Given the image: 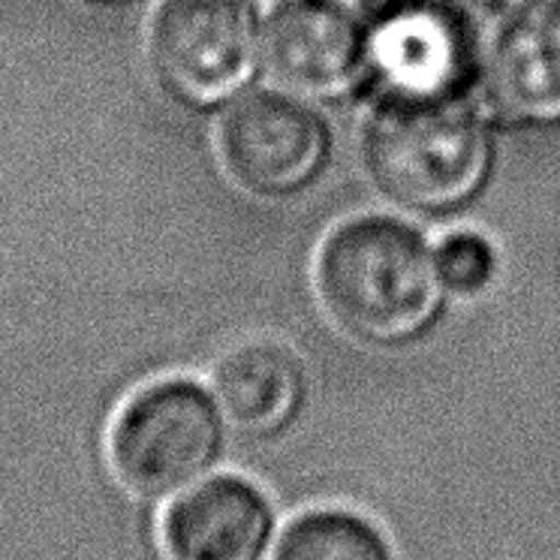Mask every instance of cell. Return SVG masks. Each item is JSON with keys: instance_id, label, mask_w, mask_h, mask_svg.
Masks as SVG:
<instances>
[{"instance_id": "8", "label": "cell", "mask_w": 560, "mask_h": 560, "mask_svg": "<svg viewBox=\"0 0 560 560\" xmlns=\"http://www.w3.org/2000/svg\"><path fill=\"white\" fill-rule=\"evenodd\" d=\"M283 512L259 479L223 467L160 510L170 560H271Z\"/></svg>"}, {"instance_id": "4", "label": "cell", "mask_w": 560, "mask_h": 560, "mask_svg": "<svg viewBox=\"0 0 560 560\" xmlns=\"http://www.w3.org/2000/svg\"><path fill=\"white\" fill-rule=\"evenodd\" d=\"M151 63L182 106L206 112L238 100L262 63L256 0H160Z\"/></svg>"}, {"instance_id": "5", "label": "cell", "mask_w": 560, "mask_h": 560, "mask_svg": "<svg viewBox=\"0 0 560 560\" xmlns=\"http://www.w3.org/2000/svg\"><path fill=\"white\" fill-rule=\"evenodd\" d=\"M218 151L244 194L290 199L323 178L331 160V127L295 94L254 91L223 112Z\"/></svg>"}, {"instance_id": "9", "label": "cell", "mask_w": 560, "mask_h": 560, "mask_svg": "<svg viewBox=\"0 0 560 560\" xmlns=\"http://www.w3.org/2000/svg\"><path fill=\"white\" fill-rule=\"evenodd\" d=\"M208 386L242 443H278L302 425L314 377L302 350L280 338H244L211 362Z\"/></svg>"}, {"instance_id": "10", "label": "cell", "mask_w": 560, "mask_h": 560, "mask_svg": "<svg viewBox=\"0 0 560 560\" xmlns=\"http://www.w3.org/2000/svg\"><path fill=\"white\" fill-rule=\"evenodd\" d=\"M486 103L506 127H560V0H534L503 22L486 61Z\"/></svg>"}, {"instance_id": "1", "label": "cell", "mask_w": 560, "mask_h": 560, "mask_svg": "<svg viewBox=\"0 0 560 560\" xmlns=\"http://www.w3.org/2000/svg\"><path fill=\"white\" fill-rule=\"evenodd\" d=\"M314 278L331 326L368 353L416 350L446 317L438 250L392 214L338 223L319 244Z\"/></svg>"}, {"instance_id": "13", "label": "cell", "mask_w": 560, "mask_h": 560, "mask_svg": "<svg viewBox=\"0 0 560 560\" xmlns=\"http://www.w3.org/2000/svg\"><path fill=\"white\" fill-rule=\"evenodd\" d=\"M416 3H422V0H353V10L365 22V27H374L407 13Z\"/></svg>"}, {"instance_id": "11", "label": "cell", "mask_w": 560, "mask_h": 560, "mask_svg": "<svg viewBox=\"0 0 560 560\" xmlns=\"http://www.w3.org/2000/svg\"><path fill=\"white\" fill-rule=\"evenodd\" d=\"M271 560H398V548L371 512L317 503L283 518Z\"/></svg>"}, {"instance_id": "6", "label": "cell", "mask_w": 560, "mask_h": 560, "mask_svg": "<svg viewBox=\"0 0 560 560\" xmlns=\"http://www.w3.org/2000/svg\"><path fill=\"white\" fill-rule=\"evenodd\" d=\"M262 63L302 100H347L371 85V37L353 3L278 0L262 22Z\"/></svg>"}, {"instance_id": "3", "label": "cell", "mask_w": 560, "mask_h": 560, "mask_svg": "<svg viewBox=\"0 0 560 560\" xmlns=\"http://www.w3.org/2000/svg\"><path fill=\"white\" fill-rule=\"evenodd\" d=\"M230 422L208 383L163 374L136 386L112 416L109 464L121 486L145 503L170 500L230 467Z\"/></svg>"}, {"instance_id": "7", "label": "cell", "mask_w": 560, "mask_h": 560, "mask_svg": "<svg viewBox=\"0 0 560 560\" xmlns=\"http://www.w3.org/2000/svg\"><path fill=\"white\" fill-rule=\"evenodd\" d=\"M371 37V88L392 97H470L479 70V34L455 0H422Z\"/></svg>"}, {"instance_id": "2", "label": "cell", "mask_w": 560, "mask_h": 560, "mask_svg": "<svg viewBox=\"0 0 560 560\" xmlns=\"http://www.w3.org/2000/svg\"><path fill=\"white\" fill-rule=\"evenodd\" d=\"M359 158L392 206L446 218L486 190L494 139L470 97L377 94L359 133Z\"/></svg>"}, {"instance_id": "14", "label": "cell", "mask_w": 560, "mask_h": 560, "mask_svg": "<svg viewBox=\"0 0 560 560\" xmlns=\"http://www.w3.org/2000/svg\"><path fill=\"white\" fill-rule=\"evenodd\" d=\"M474 3H479L482 10H488V13H515V10H522V7H527V3H534V0H474Z\"/></svg>"}, {"instance_id": "12", "label": "cell", "mask_w": 560, "mask_h": 560, "mask_svg": "<svg viewBox=\"0 0 560 560\" xmlns=\"http://www.w3.org/2000/svg\"><path fill=\"white\" fill-rule=\"evenodd\" d=\"M434 250H438V268L446 293L474 299L491 290L498 278V250L482 232H450Z\"/></svg>"}]
</instances>
